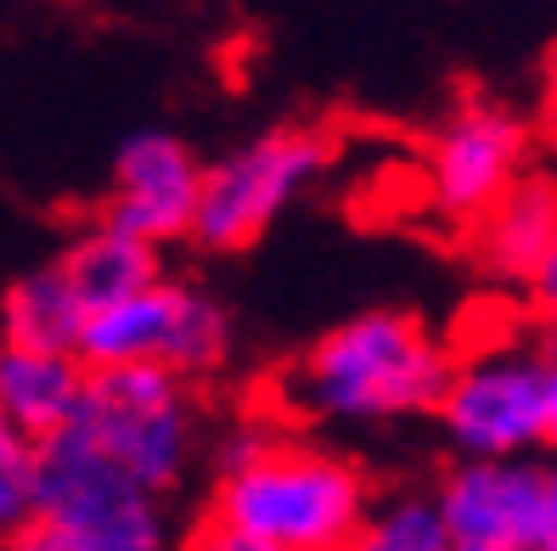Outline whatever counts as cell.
I'll list each match as a JSON object with an SVG mask.
<instances>
[{
    "instance_id": "obj_14",
    "label": "cell",
    "mask_w": 557,
    "mask_h": 551,
    "mask_svg": "<svg viewBox=\"0 0 557 551\" xmlns=\"http://www.w3.org/2000/svg\"><path fill=\"white\" fill-rule=\"evenodd\" d=\"M85 321H90V310L79 304V293L69 287V276H62L57 265L23 276L7 293V310H0L7 343H23V349H69V354H79Z\"/></svg>"
},
{
    "instance_id": "obj_9",
    "label": "cell",
    "mask_w": 557,
    "mask_h": 551,
    "mask_svg": "<svg viewBox=\"0 0 557 551\" xmlns=\"http://www.w3.org/2000/svg\"><path fill=\"white\" fill-rule=\"evenodd\" d=\"M434 501L456 551H523L541 535V467L523 456H462Z\"/></svg>"
},
{
    "instance_id": "obj_3",
    "label": "cell",
    "mask_w": 557,
    "mask_h": 551,
    "mask_svg": "<svg viewBox=\"0 0 557 551\" xmlns=\"http://www.w3.org/2000/svg\"><path fill=\"white\" fill-rule=\"evenodd\" d=\"M434 416L462 456H530L552 444V395L535 333L507 321L450 349Z\"/></svg>"
},
{
    "instance_id": "obj_22",
    "label": "cell",
    "mask_w": 557,
    "mask_h": 551,
    "mask_svg": "<svg viewBox=\"0 0 557 551\" xmlns=\"http://www.w3.org/2000/svg\"><path fill=\"white\" fill-rule=\"evenodd\" d=\"M541 136L557 152V51L546 57V96H541Z\"/></svg>"
},
{
    "instance_id": "obj_15",
    "label": "cell",
    "mask_w": 557,
    "mask_h": 551,
    "mask_svg": "<svg viewBox=\"0 0 557 551\" xmlns=\"http://www.w3.org/2000/svg\"><path fill=\"white\" fill-rule=\"evenodd\" d=\"M338 551H456L434 496H388L360 512L355 535Z\"/></svg>"
},
{
    "instance_id": "obj_8",
    "label": "cell",
    "mask_w": 557,
    "mask_h": 551,
    "mask_svg": "<svg viewBox=\"0 0 557 551\" xmlns=\"http://www.w3.org/2000/svg\"><path fill=\"white\" fill-rule=\"evenodd\" d=\"M530 170V124L502 102H462L429 141V198L445 220H479Z\"/></svg>"
},
{
    "instance_id": "obj_1",
    "label": "cell",
    "mask_w": 557,
    "mask_h": 551,
    "mask_svg": "<svg viewBox=\"0 0 557 551\" xmlns=\"http://www.w3.org/2000/svg\"><path fill=\"white\" fill-rule=\"evenodd\" d=\"M450 372V343H440L406 310H367L315 338L282 377V405L310 423H400L434 411Z\"/></svg>"
},
{
    "instance_id": "obj_2",
    "label": "cell",
    "mask_w": 557,
    "mask_h": 551,
    "mask_svg": "<svg viewBox=\"0 0 557 551\" xmlns=\"http://www.w3.org/2000/svg\"><path fill=\"white\" fill-rule=\"evenodd\" d=\"M367 506V478L349 456L299 434L243 428L220 450L209 512L265 535L282 551H338Z\"/></svg>"
},
{
    "instance_id": "obj_20",
    "label": "cell",
    "mask_w": 557,
    "mask_h": 551,
    "mask_svg": "<svg viewBox=\"0 0 557 551\" xmlns=\"http://www.w3.org/2000/svg\"><path fill=\"white\" fill-rule=\"evenodd\" d=\"M535 349H541V366H546V395H552V444H557V327H535Z\"/></svg>"
},
{
    "instance_id": "obj_13",
    "label": "cell",
    "mask_w": 557,
    "mask_h": 551,
    "mask_svg": "<svg viewBox=\"0 0 557 551\" xmlns=\"http://www.w3.org/2000/svg\"><path fill=\"white\" fill-rule=\"evenodd\" d=\"M57 271L69 276V287L79 293L85 310H108L129 293H141V287L158 276V248L141 242L136 231H124V225L102 220L62 253Z\"/></svg>"
},
{
    "instance_id": "obj_5",
    "label": "cell",
    "mask_w": 557,
    "mask_h": 551,
    "mask_svg": "<svg viewBox=\"0 0 557 551\" xmlns=\"http://www.w3.org/2000/svg\"><path fill=\"white\" fill-rule=\"evenodd\" d=\"M40 524L79 551H170L163 496L108 462L79 428L40 439Z\"/></svg>"
},
{
    "instance_id": "obj_17",
    "label": "cell",
    "mask_w": 557,
    "mask_h": 551,
    "mask_svg": "<svg viewBox=\"0 0 557 551\" xmlns=\"http://www.w3.org/2000/svg\"><path fill=\"white\" fill-rule=\"evenodd\" d=\"M181 551H282V546H271L265 535H253V529L232 524V517H214V512H209L203 524L186 535Z\"/></svg>"
},
{
    "instance_id": "obj_7",
    "label": "cell",
    "mask_w": 557,
    "mask_h": 551,
    "mask_svg": "<svg viewBox=\"0 0 557 551\" xmlns=\"http://www.w3.org/2000/svg\"><path fill=\"white\" fill-rule=\"evenodd\" d=\"M326 170V141L310 129H276L203 175L191 237L203 248H248L265 225Z\"/></svg>"
},
{
    "instance_id": "obj_10",
    "label": "cell",
    "mask_w": 557,
    "mask_h": 551,
    "mask_svg": "<svg viewBox=\"0 0 557 551\" xmlns=\"http://www.w3.org/2000/svg\"><path fill=\"white\" fill-rule=\"evenodd\" d=\"M198 191H203V170H198V158L186 152V141L163 136V129H147V136H129L119 147L108 220L158 248L170 237H191Z\"/></svg>"
},
{
    "instance_id": "obj_12",
    "label": "cell",
    "mask_w": 557,
    "mask_h": 551,
    "mask_svg": "<svg viewBox=\"0 0 557 551\" xmlns=\"http://www.w3.org/2000/svg\"><path fill=\"white\" fill-rule=\"evenodd\" d=\"M468 225H473L479 265L490 276H502V281H523L557 237V180L523 170L502 198Z\"/></svg>"
},
{
    "instance_id": "obj_19",
    "label": "cell",
    "mask_w": 557,
    "mask_h": 551,
    "mask_svg": "<svg viewBox=\"0 0 557 551\" xmlns=\"http://www.w3.org/2000/svg\"><path fill=\"white\" fill-rule=\"evenodd\" d=\"M541 551H557V462L541 467V535H535Z\"/></svg>"
},
{
    "instance_id": "obj_6",
    "label": "cell",
    "mask_w": 557,
    "mask_h": 551,
    "mask_svg": "<svg viewBox=\"0 0 557 551\" xmlns=\"http://www.w3.org/2000/svg\"><path fill=\"white\" fill-rule=\"evenodd\" d=\"M225 315L198 287L152 276L141 293H129L108 310H90L79 333V361L90 372L102 366H158L175 377H198L225 361Z\"/></svg>"
},
{
    "instance_id": "obj_16",
    "label": "cell",
    "mask_w": 557,
    "mask_h": 551,
    "mask_svg": "<svg viewBox=\"0 0 557 551\" xmlns=\"http://www.w3.org/2000/svg\"><path fill=\"white\" fill-rule=\"evenodd\" d=\"M40 512V444L0 423V551Z\"/></svg>"
},
{
    "instance_id": "obj_18",
    "label": "cell",
    "mask_w": 557,
    "mask_h": 551,
    "mask_svg": "<svg viewBox=\"0 0 557 551\" xmlns=\"http://www.w3.org/2000/svg\"><path fill=\"white\" fill-rule=\"evenodd\" d=\"M523 293H530V310L546 321V327H557V237H552V248L541 253V265L523 276Z\"/></svg>"
},
{
    "instance_id": "obj_21",
    "label": "cell",
    "mask_w": 557,
    "mask_h": 551,
    "mask_svg": "<svg viewBox=\"0 0 557 551\" xmlns=\"http://www.w3.org/2000/svg\"><path fill=\"white\" fill-rule=\"evenodd\" d=\"M7 551H79V546H74V540H62L57 529H46L40 517H35V524H28V529H23V535L7 546Z\"/></svg>"
},
{
    "instance_id": "obj_11",
    "label": "cell",
    "mask_w": 557,
    "mask_h": 551,
    "mask_svg": "<svg viewBox=\"0 0 557 551\" xmlns=\"http://www.w3.org/2000/svg\"><path fill=\"white\" fill-rule=\"evenodd\" d=\"M90 366L69 349H0V423L17 428L23 439H51L79 416Z\"/></svg>"
},
{
    "instance_id": "obj_23",
    "label": "cell",
    "mask_w": 557,
    "mask_h": 551,
    "mask_svg": "<svg viewBox=\"0 0 557 551\" xmlns=\"http://www.w3.org/2000/svg\"><path fill=\"white\" fill-rule=\"evenodd\" d=\"M523 551H541V546H523Z\"/></svg>"
},
{
    "instance_id": "obj_4",
    "label": "cell",
    "mask_w": 557,
    "mask_h": 551,
    "mask_svg": "<svg viewBox=\"0 0 557 551\" xmlns=\"http://www.w3.org/2000/svg\"><path fill=\"white\" fill-rule=\"evenodd\" d=\"M69 428H79L108 462H119L158 496H170L198 456V405L186 395V377L158 366L90 372L79 416Z\"/></svg>"
}]
</instances>
